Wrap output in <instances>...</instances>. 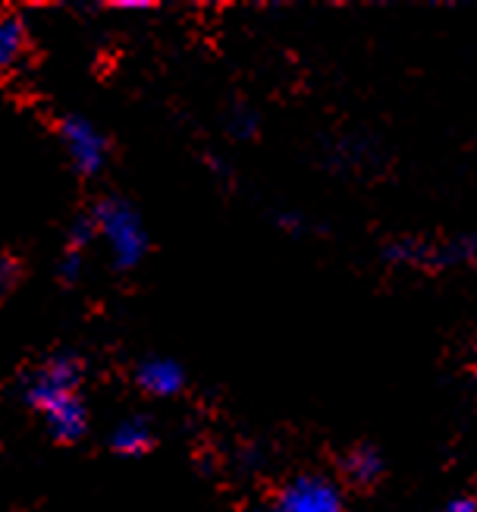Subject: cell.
Masks as SVG:
<instances>
[{
  "label": "cell",
  "mask_w": 477,
  "mask_h": 512,
  "mask_svg": "<svg viewBox=\"0 0 477 512\" xmlns=\"http://www.w3.org/2000/svg\"><path fill=\"white\" fill-rule=\"evenodd\" d=\"M88 214L95 217L98 227V239L107 242L110 252V267L117 274H129L135 271L151 252V236L145 230V220L139 214L126 195L120 192H104L98 195L92 205H88Z\"/></svg>",
  "instance_id": "6da1fadb"
},
{
  "label": "cell",
  "mask_w": 477,
  "mask_h": 512,
  "mask_svg": "<svg viewBox=\"0 0 477 512\" xmlns=\"http://www.w3.org/2000/svg\"><path fill=\"white\" fill-rule=\"evenodd\" d=\"M85 384V362L73 349H57L32 368H26L16 381V393L35 415H44L63 403L66 396L82 393Z\"/></svg>",
  "instance_id": "7a4b0ae2"
},
{
  "label": "cell",
  "mask_w": 477,
  "mask_h": 512,
  "mask_svg": "<svg viewBox=\"0 0 477 512\" xmlns=\"http://www.w3.org/2000/svg\"><path fill=\"white\" fill-rule=\"evenodd\" d=\"M54 132H57V142L63 145L66 161H70L79 180L85 183L98 180L107 170L113 148H110L107 132H101V126H95L82 114H60L54 120Z\"/></svg>",
  "instance_id": "3957f363"
},
{
  "label": "cell",
  "mask_w": 477,
  "mask_h": 512,
  "mask_svg": "<svg viewBox=\"0 0 477 512\" xmlns=\"http://www.w3.org/2000/svg\"><path fill=\"white\" fill-rule=\"evenodd\" d=\"M270 506L274 512H346V487L330 472L305 469L277 487Z\"/></svg>",
  "instance_id": "277c9868"
},
{
  "label": "cell",
  "mask_w": 477,
  "mask_h": 512,
  "mask_svg": "<svg viewBox=\"0 0 477 512\" xmlns=\"http://www.w3.org/2000/svg\"><path fill=\"white\" fill-rule=\"evenodd\" d=\"M386 475H390V462L374 440H355L336 465V478L346 491H377Z\"/></svg>",
  "instance_id": "5b68a950"
},
{
  "label": "cell",
  "mask_w": 477,
  "mask_h": 512,
  "mask_svg": "<svg viewBox=\"0 0 477 512\" xmlns=\"http://www.w3.org/2000/svg\"><path fill=\"white\" fill-rule=\"evenodd\" d=\"M132 384L148 399H176L189 387V374L183 362L167 359V355H145L132 365Z\"/></svg>",
  "instance_id": "8992f818"
},
{
  "label": "cell",
  "mask_w": 477,
  "mask_h": 512,
  "mask_svg": "<svg viewBox=\"0 0 477 512\" xmlns=\"http://www.w3.org/2000/svg\"><path fill=\"white\" fill-rule=\"evenodd\" d=\"M44 421V431H48L51 443L57 447H76V443L85 440L88 425H92V412H88L85 396H66L63 403H57L54 409H48L41 415Z\"/></svg>",
  "instance_id": "52a82bcc"
},
{
  "label": "cell",
  "mask_w": 477,
  "mask_h": 512,
  "mask_svg": "<svg viewBox=\"0 0 477 512\" xmlns=\"http://www.w3.org/2000/svg\"><path fill=\"white\" fill-rule=\"evenodd\" d=\"M157 447V425L145 412H132L120 418L107 434V450L120 459H139Z\"/></svg>",
  "instance_id": "ba28073f"
},
{
  "label": "cell",
  "mask_w": 477,
  "mask_h": 512,
  "mask_svg": "<svg viewBox=\"0 0 477 512\" xmlns=\"http://www.w3.org/2000/svg\"><path fill=\"white\" fill-rule=\"evenodd\" d=\"M456 267H477V230L452 236L446 242H427L421 271H456Z\"/></svg>",
  "instance_id": "9c48e42d"
},
{
  "label": "cell",
  "mask_w": 477,
  "mask_h": 512,
  "mask_svg": "<svg viewBox=\"0 0 477 512\" xmlns=\"http://www.w3.org/2000/svg\"><path fill=\"white\" fill-rule=\"evenodd\" d=\"M32 57V32L19 13L0 16V76H10Z\"/></svg>",
  "instance_id": "30bf717a"
},
{
  "label": "cell",
  "mask_w": 477,
  "mask_h": 512,
  "mask_svg": "<svg viewBox=\"0 0 477 512\" xmlns=\"http://www.w3.org/2000/svg\"><path fill=\"white\" fill-rule=\"evenodd\" d=\"M98 242V227H95V217L85 211H79L73 217L70 230H66V242H63V252H76V255H85Z\"/></svg>",
  "instance_id": "8fae6325"
},
{
  "label": "cell",
  "mask_w": 477,
  "mask_h": 512,
  "mask_svg": "<svg viewBox=\"0 0 477 512\" xmlns=\"http://www.w3.org/2000/svg\"><path fill=\"white\" fill-rule=\"evenodd\" d=\"M226 132H230V139L236 142H252L258 139L261 132V114L255 107L248 104H236L230 114H226Z\"/></svg>",
  "instance_id": "7c38bea8"
},
{
  "label": "cell",
  "mask_w": 477,
  "mask_h": 512,
  "mask_svg": "<svg viewBox=\"0 0 477 512\" xmlns=\"http://www.w3.org/2000/svg\"><path fill=\"white\" fill-rule=\"evenodd\" d=\"M22 280H26V261L10 249H0V305L16 293Z\"/></svg>",
  "instance_id": "4fadbf2b"
},
{
  "label": "cell",
  "mask_w": 477,
  "mask_h": 512,
  "mask_svg": "<svg viewBox=\"0 0 477 512\" xmlns=\"http://www.w3.org/2000/svg\"><path fill=\"white\" fill-rule=\"evenodd\" d=\"M82 271H85V255H76V252H63L60 255V261H57L60 286H76L82 280Z\"/></svg>",
  "instance_id": "5bb4252c"
},
{
  "label": "cell",
  "mask_w": 477,
  "mask_h": 512,
  "mask_svg": "<svg viewBox=\"0 0 477 512\" xmlns=\"http://www.w3.org/2000/svg\"><path fill=\"white\" fill-rule=\"evenodd\" d=\"M277 227L283 230V233H289V236H302L305 233V217L299 214V211H280L277 214Z\"/></svg>",
  "instance_id": "9a60e30c"
},
{
  "label": "cell",
  "mask_w": 477,
  "mask_h": 512,
  "mask_svg": "<svg viewBox=\"0 0 477 512\" xmlns=\"http://www.w3.org/2000/svg\"><path fill=\"white\" fill-rule=\"evenodd\" d=\"M440 512H477V497L474 494H452L443 500Z\"/></svg>",
  "instance_id": "2e32d148"
},
{
  "label": "cell",
  "mask_w": 477,
  "mask_h": 512,
  "mask_svg": "<svg viewBox=\"0 0 477 512\" xmlns=\"http://www.w3.org/2000/svg\"><path fill=\"white\" fill-rule=\"evenodd\" d=\"M107 7H113V10H154L157 4H151V0H113V4H107Z\"/></svg>",
  "instance_id": "e0dca14e"
},
{
  "label": "cell",
  "mask_w": 477,
  "mask_h": 512,
  "mask_svg": "<svg viewBox=\"0 0 477 512\" xmlns=\"http://www.w3.org/2000/svg\"><path fill=\"white\" fill-rule=\"evenodd\" d=\"M248 512H274V506H270V503H258V506H252Z\"/></svg>",
  "instance_id": "ac0fdd59"
},
{
  "label": "cell",
  "mask_w": 477,
  "mask_h": 512,
  "mask_svg": "<svg viewBox=\"0 0 477 512\" xmlns=\"http://www.w3.org/2000/svg\"><path fill=\"white\" fill-rule=\"evenodd\" d=\"M471 390H474V396H477V368H474V374H471Z\"/></svg>",
  "instance_id": "d6986e66"
}]
</instances>
